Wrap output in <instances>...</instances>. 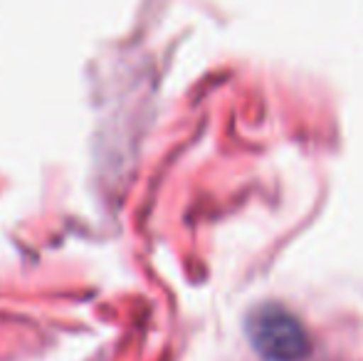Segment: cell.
Masks as SVG:
<instances>
[{"instance_id": "6da1fadb", "label": "cell", "mask_w": 363, "mask_h": 361, "mask_svg": "<svg viewBox=\"0 0 363 361\" xmlns=\"http://www.w3.org/2000/svg\"><path fill=\"white\" fill-rule=\"evenodd\" d=\"M247 339L267 361H301L311 352L306 329L279 304H262L250 314Z\"/></svg>"}]
</instances>
